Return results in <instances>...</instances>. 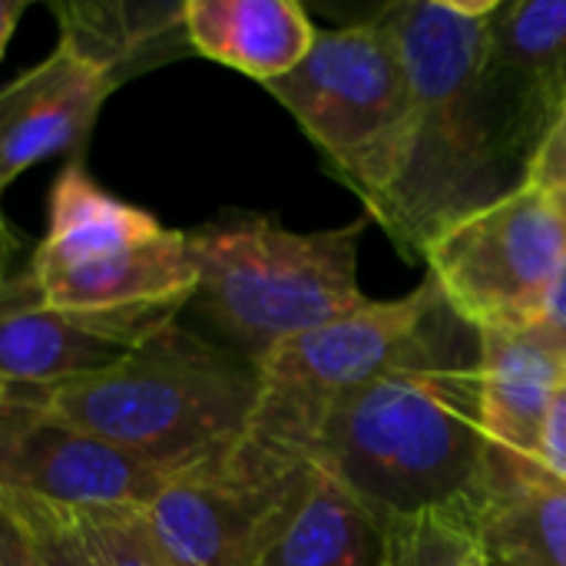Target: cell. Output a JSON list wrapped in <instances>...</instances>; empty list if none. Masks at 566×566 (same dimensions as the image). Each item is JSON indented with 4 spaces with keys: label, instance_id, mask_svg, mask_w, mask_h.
Listing matches in <instances>:
<instances>
[{
    "label": "cell",
    "instance_id": "cell-10",
    "mask_svg": "<svg viewBox=\"0 0 566 566\" xmlns=\"http://www.w3.org/2000/svg\"><path fill=\"white\" fill-rule=\"evenodd\" d=\"M481 93L507 159L524 169L566 99V0L497 3L488 23Z\"/></svg>",
    "mask_w": 566,
    "mask_h": 566
},
{
    "label": "cell",
    "instance_id": "cell-8",
    "mask_svg": "<svg viewBox=\"0 0 566 566\" xmlns=\"http://www.w3.org/2000/svg\"><path fill=\"white\" fill-rule=\"evenodd\" d=\"M312 464L275 458L242 434L219 458L172 474L136 511L182 566H259L298 507Z\"/></svg>",
    "mask_w": 566,
    "mask_h": 566
},
{
    "label": "cell",
    "instance_id": "cell-5",
    "mask_svg": "<svg viewBox=\"0 0 566 566\" xmlns=\"http://www.w3.org/2000/svg\"><path fill=\"white\" fill-rule=\"evenodd\" d=\"M265 90L298 119L375 219L405 176L415 133V93L388 23L378 17L318 33L308 56Z\"/></svg>",
    "mask_w": 566,
    "mask_h": 566
},
{
    "label": "cell",
    "instance_id": "cell-3",
    "mask_svg": "<svg viewBox=\"0 0 566 566\" xmlns=\"http://www.w3.org/2000/svg\"><path fill=\"white\" fill-rule=\"evenodd\" d=\"M23 391L43 411L179 474L245 434L259 371L235 348L172 322L99 371Z\"/></svg>",
    "mask_w": 566,
    "mask_h": 566
},
{
    "label": "cell",
    "instance_id": "cell-13",
    "mask_svg": "<svg viewBox=\"0 0 566 566\" xmlns=\"http://www.w3.org/2000/svg\"><path fill=\"white\" fill-rule=\"evenodd\" d=\"M484 431L494 448L541 461V434L566 381V338L551 325L478 332Z\"/></svg>",
    "mask_w": 566,
    "mask_h": 566
},
{
    "label": "cell",
    "instance_id": "cell-16",
    "mask_svg": "<svg viewBox=\"0 0 566 566\" xmlns=\"http://www.w3.org/2000/svg\"><path fill=\"white\" fill-rule=\"evenodd\" d=\"M385 521L315 461L298 507L259 566H385Z\"/></svg>",
    "mask_w": 566,
    "mask_h": 566
},
{
    "label": "cell",
    "instance_id": "cell-24",
    "mask_svg": "<svg viewBox=\"0 0 566 566\" xmlns=\"http://www.w3.org/2000/svg\"><path fill=\"white\" fill-rule=\"evenodd\" d=\"M541 464L564 478L566 481V381L557 388L547 421H544V434H541Z\"/></svg>",
    "mask_w": 566,
    "mask_h": 566
},
{
    "label": "cell",
    "instance_id": "cell-1",
    "mask_svg": "<svg viewBox=\"0 0 566 566\" xmlns=\"http://www.w3.org/2000/svg\"><path fill=\"white\" fill-rule=\"evenodd\" d=\"M488 454L481 365L451 358L434 332L411 358L338 401L315 461L388 524L468 514Z\"/></svg>",
    "mask_w": 566,
    "mask_h": 566
},
{
    "label": "cell",
    "instance_id": "cell-11",
    "mask_svg": "<svg viewBox=\"0 0 566 566\" xmlns=\"http://www.w3.org/2000/svg\"><path fill=\"white\" fill-rule=\"evenodd\" d=\"M116 86L103 66L66 43L7 83L0 90V196L27 169L80 149Z\"/></svg>",
    "mask_w": 566,
    "mask_h": 566
},
{
    "label": "cell",
    "instance_id": "cell-17",
    "mask_svg": "<svg viewBox=\"0 0 566 566\" xmlns=\"http://www.w3.org/2000/svg\"><path fill=\"white\" fill-rule=\"evenodd\" d=\"M163 232L166 226L153 212L103 192L80 163H70L53 182L46 206V235L36 245L33 259L53 265L99 262L149 245Z\"/></svg>",
    "mask_w": 566,
    "mask_h": 566
},
{
    "label": "cell",
    "instance_id": "cell-29",
    "mask_svg": "<svg viewBox=\"0 0 566 566\" xmlns=\"http://www.w3.org/2000/svg\"><path fill=\"white\" fill-rule=\"evenodd\" d=\"M474 566H481V560H478V554H474Z\"/></svg>",
    "mask_w": 566,
    "mask_h": 566
},
{
    "label": "cell",
    "instance_id": "cell-23",
    "mask_svg": "<svg viewBox=\"0 0 566 566\" xmlns=\"http://www.w3.org/2000/svg\"><path fill=\"white\" fill-rule=\"evenodd\" d=\"M0 566H50L43 560L33 534L0 497Z\"/></svg>",
    "mask_w": 566,
    "mask_h": 566
},
{
    "label": "cell",
    "instance_id": "cell-19",
    "mask_svg": "<svg viewBox=\"0 0 566 566\" xmlns=\"http://www.w3.org/2000/svg\"><path fill=\"white\" fill-rule=\"evenodd\" d=\"M63 517L96 566H182L133 507L63 511Z\"/></svg>",
    "mask_w": 566,
    "mask_h": 566
},
{
    "label": "cell",
    "instance_id": "cell-22",
    "mask_svg": "<svg viewBox=\"0 0 566 566\" xmlns=\"http://www.w3.org/2000/svg\"><path fill=\"white\" fill-rule=\"evenodd\" d=\"M524 182H534L547 192H564L566 189V99L557 123L551 126V133L544 136V143L531 156V163L524 169Z\"/></svg>",
    "mask_w": 566,
    "mask_h": 566
},
{
    "label": "cell",
    "instance_id": "cell-14",
    "mask_svg": "<svg viewBox=\"0 0 566 566\" xmlns=\"http://www.w3.org/2000/svg\"><path fill=\"white\" fill-rule=\"evenodd\" d=\"M119 338L46 308L30 272L0 269V375L23 388H53L123 358Z\"/></svg>",
    "mask_w": 566,
    "mask_h": 566
},
{
    "label": "cell",
    "instance_id": "cell-25",
    "mask_svg": "<svg viewBox=\"0 0 566 566\" xmlns=\"http://www.w3.org/2000/svg\"><path fill=\"white\" fill-rule=\"evenodd\" d=\"M560 199H564V206H566V189L560 192ZM544 325H551L554 332H560V335L566 338V255H564V265H560V275H557V285H554V292H551V302H547Z\"/></svg>",
    "mask_w": 566,
    "mask_h": 566
},
{
    "label": "cell",
    "instance_id": "cell-20",
    "mask_svg": "<svg viewBox=\"0 0 566 566\" xmlns=\"http://www.w3.org/2000/svg\"><path fill=\"white\" fill-rule=\"evenodd\" d=\"M385 566H471L474 541L468 514H421L388 521Z\"/></svg>",
    "mask_w": 566,
    "mask_h": 566
},
{
    "label": "cell",
    "instance_id": "cell-4",
    "mask_svg": "<svg viewBox=\"0 0 566 566\" xmlns=\"http://www.w3.org/2000/svg\"><path fill=\"white\" fill-rule=\"evenodd\" d=\"M368 219L325 232H292L262 216H232L186 232L206 315L235 352L259 365L282 342L368 302L358 245Z\"/></svg>",
    "mask_w": 566,
    "mask_h": 566
},
{
    "label": "cell",
    "instance_id": "cell-6",
    "mask_svg": "<svg viewBox=\"0 0 566 566\" xmlns=\"http://www.w3.org/2000/svg\"><path fill=\"white\" fill-rule=\"evenodd\" d=\"M451 312L431 279L411 295L361 308L295 335L259 365V398L245 438L292 464H312L342 398L411 358Z\"/></svg>",
    "mask_w": 566,
    "mask_h": 566
},
{
    "label": "cell",
    "instance_id": "cell-18",
    "mask_svg": "<svg viewBox=\"0 0 566 566\" xmlns=\"http://www.w3.org/2000/svg\"><path fill=\"white\" fill-rule=\"evenodd\" d=\"M60 43L103 66L116 83L153 66L169 36H186L182 3H56Z\"/></svg>",
    "mask_w": 566,
    "mask_h": 566
},
{
    "label": "cell",
    "instance_id": "cell-15",
    "mask_svg": "<svg viewBox=\"0 0 566 566\" xmlns=\"http://www.w3.org/2000/svg\"><path fill=\"white\" fill-rule=\"evenodd\" d=\"M186 43L262 86L292 73L312 50L318 30L292 0H186Z\"/></svg>",
    "mask_w": 566,
    "mask_h": 566
},
{
    "label": "cell",
    "instance_id": "cell-2",
    "mask_svg": "<svg viewBox=\"0 0 566 566\" xmlns=\"http://www.w3.org/2000/svg\"><path fill=\"white\" fill-rule=\"evenodd\" d=\"M497 3L408 0L381 13L411 80L415 133L405 176L375 219L418 252L448 222L501 196V169L511 159L481 93Z\"/></svg>",
    "mask_w": 566,
    "mask_h": 566
},
{
    "label": "cell",
    "instance_id": "cell-7",
    "mask_svg": "<svg viewBox=\"0 0 566 566\" xmlns=\"http://www.w3.org/2000/svg\"><path fill=\"white\" fill-rule=\"evenodd\" d=\"M421 255L451 315L474 332L537 325L566 255L564 199L521 179L434 232Z\"/></svg>",
    "mask_w": 566,
    "mask_h": 566
},
{
    "label": "cell",
    "instance_id": "cell-26",
    "mask_svg": "<svg viewBox=\"0 0 566 566\" xmlns=\"http://www.w3.org/2000/svg\"><path fill=\"white\" fill-rule=\"evenodd\" d=\"M23 10H27V0H0V60H3V50H7Z\"/></svg>",
    "mask_w": 566,
    "mask_h": 566
},
{
    "label": "cell",
    "instance_id": "cell-21",
    "mask_svg": "<svg viewBox=\"0 0 566 566\" xmlns=\"http://www.w3.org/2000/svg\"><path fill=\"white\" fill-rule=\"evenodd\" d=\"M0 497L13 507V514L27 524V531L33 534L43 560L50 566H96L93 557L86 554V547L76 541L73 527L66 524L63 511L53 504H40L20 494H7L0 491Z\"/></svg>",
    "mask_w": 566,
    "mask_h": 566
},
{
    "label": "cell",
    "instance_id": "cell-27",
    "mask_svg": "<svg viewBox=\"0 0 566 566\" xmlns=\"http://www.w3.org/2000/svg\"><path fill=\"white\" fill-rule=\"evenodd\" d=\"M13 249H17V239H13V232L3 222V212H0V269H7V259L13 255Z\"/></svg>",
    "mask_w": 566,
    "mask_h": 566
},
{
    "label": "cell",
    "instance_id": "cell-28",
    "mask_svg": "<svg viewBox=\"0 0 566 566\" xmlns=\"http://www.w3.org/2000/svg\"><path fill=\"white\" fill-rule=\"evenodd\" d=\"M7 398H10V381H7V378L0 375V411L7 408Z\"/></svg>",
    "mask_w": 566,
    "mask_h": 566
},
{
    "label": "cell",
    "instance_id": "cell-9",
    "mask_svg": "<svg viewBox=\"0 0 566 566\" xmlns=\"http://www.w3.org/2000/svg\"><path fill=\"white\" fill-rule=\"evenodd\" d=\"M176 471L103 441L10 385L0 411V491L63 511L149 504Z\"/></svg>",
    "mask_w": 566,
    "mask_h": 566
},
{
    "label": "cell",
    "instance_id": "cell-12",
    "mask_svg": "<svg viewBox=\"0 0 566 566\" xmlns=\"http://www.w3.org/2000/svg\"><path fill=\"white\" fill-rule=\"evenodd\" d=\"M468 524L481 566H566V481L491 444Z\"/></svg>",
    "mask_w": 566,
    "mask_h": 566
}]
</instances>
